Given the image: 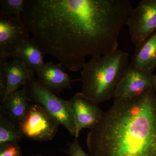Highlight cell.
<instances>
[{"label": "cell", "mask_w": 156, "mask_h": 156, "mask_svg": "<svg viewBox=\"0 0 156 156\" xmlns=\"http://www.w3.org/2000/svg\"><path fill=\"white\" fill-rule=\"evenodd\" d=\"M91 156H156V95L152 88L131 98H114L90 129Z\"/></svg>", "instance_id": "obj_2"}, {"label": "cell", "mask_w": 156, "mask_h": 156, "mask_svg": "<svg viewBox=\"0 0 156 156\" xmlns=\"http://www.w3.org/2000/svg\"><path fill=\"white\" fill-rule=\"evenodd\" d=\"M27 94L32 103L44 108L67 129L71 136L79 137L76 121L69 101L65 100L50 92L38 83L34 75L24 86Z\"/></svg>", "instance_id": "obj_4"}, {"label": "cell", "mask_w": 156, "mask_h": 156, "mask_svg": "<svg viewBox=\"0 0 156 156\" xmlns=\"http://www.w3.org/2000/svg\"><path fill=\"white\" fill-rule=\"evenodd\" d=\"M37 74L38 83L56 95L65 89H71L72 83L76 81L61 64L52 62L45 63Z\"/></svg>", "instance_id": "obj_11"}, {"label": "cell", "mask_w": 156, "mask_h": 156, "mask_svg": "<svg viewBox=\"0 0 156 156\" xmlns=\"http://www.w3.org/2000/svg\"><path fill=\"white\" fill-rule=\"evenodd\" d=\"M69 102L71 108L78 134L84 128L89 130L102 119L104 112L98 105L86 97L82 92L74 95Z\"/></svg>", "instance_id": "obj_10"}, {"label": "cell", "mask_w": 156, "mask_h": 156, "mask_svg": "<svg viewBox=\"0 0 156 156\" xmlns=\"http://www.w3.org/2000/svg\"><path fill=\"white\" fill-rule=\"evenodd\" d=\"M0 57L1 102L12 92L25 86L34 74L15 58Z\"/></svg>", "instance_id": "obj_8"}, {"label": "cell", "mask_w": 156, "mask_h": 156, "mask_svg": "<svg viewBox=\"0 0 156 156\" xmlns=\"http://www.w3.org/2000/svg\"><path fill=\"white\" fill-rule=\"evenodd\" d=\"M29 32L21 16L6 15L0 11V57L12 58L27 39Z\"/></svg>", "instance_id": "obj_7"}, {"label": "cell", "mask_w": 156, "mask_h": 156, "mask_svg": "<svg viewBox=\"0 0 156 156\" xmlns=\"http://www.w3.org/2000/svg\"><path fill=\"white\" fill-rule=\"evenodd\" d=\"M129 65V55L122 50L92 57L81 72V92L97 104L114 98L117 86Z\"/></svg>", "instance_id": "obj_3"}, {"label": "cell", "mask_w": 156, "mask_h": 156, "mask_svg": "<svg viewBox=\"0 0 156 156\" xmlns=\"http://www.w3.org/2000/svg\"><path fill=\"white\" fill-rule=\"evenodd\" d=\"M44 55L34 39L29 38L20 46L12 58L22 62L31 73L35 74L44 64Z\"/></svg>", "instance_id": "obj_13"}, {"label": "cell", "mask_w": 156, "mask_h": 156, "mask_svg": "<svg viewBox=\"0 0 156 156\" xmlns=\"http://www.w3.org/2000/svg\"><path fill=\"white\" fill-rule=\"evenodd\" d=\"M25 0H1L0 11L6 15L21 16Z\"/></svg>", "instance_id": "obj_16"}, {"label": "cell", "mask_w": 156, "mask_h": 156, "mask_svg": "<svg viewBox=\"0 0 156 156\" xmlns=\"http://www.w3.org/2000/svg\"><path fill=\"white\" fill-rule=\"evenodd\" d=\"M21 17L44 54L71 71L82 69L87 56L112 52L119 35L108 0H25Z\"/></svg>", "instance_id": "obj_1"}, {"label": "cell", "mask_w": 156, "mask_h": 156, "mask_svg": "<svg viewBox=\"0 0 156 156\" xmlns=\"http://www.w3.org/2000/svg\"><path fill=\"white\" fill-rule=\"evenodd\" d=\"M152 89L156 95V75H155L154 76L153 82Z\"/></svg>", "instance_id": "obj_19"}, {"label": "cell", "mask_w": 156, "mask_h": 156, "mask_svg": "<svg viewBox=\"0 0 156 156\" xmlns=\"http://www.w3.org/2000/svg\"><path fill=\"white\" fill-rule=\"evenodd\" d=\"M136 48L156 30V0H142L132 9L127 25Z\"/></svg>", "instance_id": "obj_6"}, {"label": "cell", "mask_w": 156, "mask_h": 156, "mask_svg": "<svg viewBox=\"0 0 156 156\" xmlns=\"http://www.w3.org/2000/svg\"><path fill=\"white\" fill-rule=\"evenodd\" d=\"M32 103L23 87L1 101L0 111L19 125L25 117Z\"/></svg>", "instance_id": "obj_12"}, {"label": "cell", "mask_w": 156, "mask_h": 156, "mask_svg": "<svg viewBox=\"0 0 156 156\" xmlns=\"http://www.w3.org/2000/svg\"><path fill=\"white\" fill-rule=\"evenodd\" d=\"M18 125L24 136L36 141H46L55 137L60 124L43 107L32 103Z\"/></svg>", "instance_id": "obj_5"}, {"label": "cell", "mask_w": 156, "mask_h": 156, "mask_svg": "<svg viewBox=\"0 0 156 156\" xmlns=\"http://www.w3.org/2000/svg\"><path fill=\"white\" fill-rule=\"evenodd\" d=\"M0 156H23L20 146L17 143L0 145Z\"/></svg>", "instance_id": "obj_17"}, {"label": "cell", "mask_w": 156, "mask_h": 156, "mask_svg": "<svg viewBox=\"0 0 156 156\" xmlns=\"http://www.w3.org/2000/svg\"><path fill=\"white\" fill-rule=\"evenodd\" d=\"M32 156H43L42 155H34Z\"/></svg>", "instance_id": "obj_20"}, {"label": "cell", "mask_w": 156, "mask_h": 156, "mask_svg": "<svg viewBox=\"0 0 156 156\" xmlns=\"http://www.w3.org/2000/svg\"><path fill=\"white\" fill-rule=\"evenodd\" d=\"M154 76L153 73L143 71L130 63L117 86L114 98H131L143 93L152 88Z\"/></svg>", "instance_id": "obj_9"}, {"label": "cell", "mask_w": 156, "mask_h": 156, "mask_svg": "<svg viewBox=\"0 0 156 156\" xmlns=\"http://www.w3.org/2000/svg\"><path fill=\"white\" fill-rule=\"evenodd\" d=\"M131 64L146 72L156 69V30L136 48Z\"/></svg>", "instance_id": "obj_14"}, {"label": "cell", "mask_w": 156, "mask_h": 156, "mask_svg": "<svg viewBox=\"0 0 156 156\" xmlns=\"http://www.w3.org/2000/svg\"><path fill=\"white\" fill-rule=\"evenodd\" d=\"M67 153L69 156H91L85 152L80 145L78 138H75L74 141L69 144Z\"/></svg>", "instance_id": "obj_18"}, {"label": "cell", "mask_w": 156, "mask_h": 156, "mask_svg": "<svg viewBox=\"0 0 156 156\" xmlns=\"http://www.w3.org/2000/svg\"><path fill=\"white\" fill-rule=\"evenodd\" d=\"M24 136L19 125L3 113L0 112V145L18 143Z\"/></svg>", "instance_id": "obj_15"}]
</instances>
